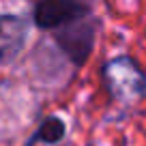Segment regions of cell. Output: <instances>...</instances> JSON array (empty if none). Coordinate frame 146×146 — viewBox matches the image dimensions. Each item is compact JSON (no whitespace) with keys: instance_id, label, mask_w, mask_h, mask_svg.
I'll return each instance as SVG.
<instances>
[{"instance_id":"2","label":"cell","mask_w":146,"mask_h":146,"mask_svg":"<svg viewBox=\"0 0 146 146\" xmlns=\"http://www.w3.org/2000/svg\"><path fill=\"white\" fill-rule=\"evenodd\" d=\"M56 32V41L60 43L64 52L71 56V60L75 62H84L90 54L92 47V36H95V30H92V24L84 19H78L73 24H67V26L58 28Z\"/></svg>"},{"instance_id":"3","label":"cell","mask_w":146,"mask_h":146,"mask_svg":"<svg viewBox=\"0 0 146 146\" xmlns=\"http://www.w3.org/2000/svg\"><path fill=\"white\" fill-rule=\"evenodd\" d=\"M28 36V24L17 15H0V64L19 56Z\"/></svg>"},{"instance_id":"1","label":"cell","mask_w":146,"mask_h":146,"mask_svg":"<svg viewBox=\"0 0 146 146\" xmlns=\"http://www.w3.org/2000/svg\"><path fill=\"white\" fill-rule=\"evenodd\" d=\"M84 17H88L84 0H39L35 7V24L45 30H58Z\"/></svg>"},{"instance_id":"4","label":"cell","mask_w":146,"mask_h":146,"mask_svg":"<svg viewBox=\"0 0 146 146\" xmlns=\"http://www.w3.org/2000/svg\"><path fill=\"white\" fill-rule=\"evenodd\" d=\"M64 135V125L60 118H47L45 123L39 127L36 135L30 142H45V144H56L58 140H62Z\"/></svg>"}]
</instances>
